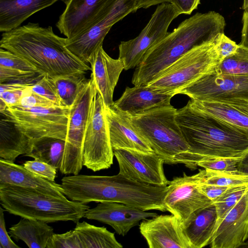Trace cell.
I'll list each match as a JSON object with an SVG mask.
<instances>
[{
    "instance_id": "cell-41",
    "label": "cell",
    "mask_w": 248,
    "mask_h": 248,
    "mask_svg": "<svg viewBox=\"0 0 248 248\" xmlns=\"http://www.w3.org/2000/svg\"><path fill=\"white\" fill-rule=\"evenodd\" d=\"M32 173L45 179L55 181L57 169L53 166L41 161H26L23 165Z\"/></svg>"
},
{
    "instance_id": "cell-26",
    "label": "cell",
    "mask_w": 248,
    "mask_h": 248,
    "mask_svg": "<svg viewBox=\"0 0 248 248\" xmlns=\"http://www.w3.org/2000/svg\"><path fill=\"white\" fill-rule=\"evenodd\" d=\"M58 0H0V31L7 32L19 27L33 14Z\"/></svg>"
},
{
    "instance_id": "cell-33",
    "label": "cell",
    "mask_w": 248,
    "mask_h": 248,
    "mask_svg": "<svg viewBox=\"0 0 248 248\" xmlns=\"http://www.w3.org/2000/svg\"><path fill=\"white\" fill-rule=\"evenodd\" d=\"M215 72L248 76V49L239 45L236 52L225 58L216 68Z\"/></svg>"
},
{
    "instance_id": "cell-23",
    "label": "cell",
    "mask_w": 248,
    "mask_h": 248,
    "mask_svg": "<svg viewBox=\"0 0 248 248\" xmlns=\"http://www.w3.org/2000/svg\"><path fill=\"white\" fill-rule=\"evenodd\" d=\"M0 185L33 189L57 197H64L62 185L40 177L23 166L0 158Z\"/></svg>"
},
{
    "instance_id": "cell-2",
    "label": "cell",
    "mask_w": 248,
    "mask_h": 248,
    "mask_svg": "<svg viewBox=\"0 0 248 248\" xmlns=\"http://www.w3.org/2000/svg\"><path fill=\"white\" fill-rule=\"evenodd\" d=\"M224 17L215 11L197 13L182 21L151 48L136 67L134 86H145L160 73L195 46L215 40L224 33Z\"/></svg>"
},
{
    "instance_id": "cell-1",
    "label": "cell",
    "mask_w": 248,
    "mask_h": 248,
    "mask_svg": "<svg viewBox=\"0 0 248 248\" xmlns=\"http://www.w3.org/2000/svg\"><path fill=\"white\" fill-rule=\"evenodd\" d=\"M176 120L189 148L175 157V163L191 170L208 159L240 158L248 149V136L189 102L177 109Z\"/></svg>"
},
{
    "instance_id": "cell-42",
    "label": "cell",
    "mask_w": 248,
    "mask_h": 248,
    "mask_svg": "<svg viewBox=\"0 0 248 248\" xmlns=\"http://www.w3.org/2000/svg\"><path fill=\"white\" fill-rule=\"evenodd\" d=\"M39 74L41 73H29L0 66V83L29 80Z\"/></svg>"
},
{
    "instance_id": "cell-49",
    "label": "cell",
    "mask_w": 248,
    "mask_h": 248,
    "mask_svg": "<svg viewBox=\"0 0 248 248\" xmlns=\"http://www.w3.org/2000/svg\"><path fill=\"white\" fill-rule=\"evenodd\" d=\"M237 170L240 172L248 174V149L240 158Z\"/></svg>"
},
{
    "instance_id": "cell-25",
    "label": "cell",
    "mask_w": 248,
    "mask_h": 248,
    "mask_svg": "<svg viewBox=\"0 0 248 248\" xmlns=\"http://www.w3.org/2000/svg\"><path fill=\"white\" fill-rule=\"evenodd\" d=\"M217 219L214 205L200 209L181 223L183 233L191 248H202L210 245Z\"/></svg>"
},
{
    "instance_id": "cell-29",
    "label": "cell",
    "mask_w": 248,
    "mask_h": 248,
    "mask_svg": "<svg viewBox=\"0 0 248 248\" xmlns=\"http://www.w3.org/2000/svg\"><path fill=\"white\" fill-rule=\"evenodd\" d=\"M65 140L44 137L30 139L28 151L24 155L46 162L60 170L65 150Z\"/></svg>"
},
{
    "instance_id": "cell-45",
    "label": "cell",
    "mask_w": 248,
    "mask_h": 248,
    "mask_svg": "<svg viewBox=\"0 0 248 248\" xmlns=\"http://www.w3.org/2000/svg\"><path fill=\"white\" fill-rule=\"evenodd\" d=\"M5 210L0 207V248H20L11 238L6 231L4 212Z\"/></svg>"
},
{
    "instance_id": "cell-21",
    "label": "cell",
    "mask_w": 248,
    "mask_h": 248,
    "mask_svg": "<svg viewBox=\"0 0 248 248\" xmlns=\"http://www.w3.org/2000/svg\"><path fill=\"white\" fill-rule=\"evenodd\" d=\"M106 0H65V10L56 27L67 38L81 33L91 25Z\"/></svg>"
},
{
    "instance_id": "cell-30",
    "label": "cell",
    "mask_w": 248,
    "mask_h": 248,
    "mask_svg": "<svg viewBox=\"0 0 248 248\" xmlns=\"http://www.w3.org/2000/svg\"><path fill=\"white\" fill-rule=\"evenodd\" d=\"M78 232L82 248H122L114 233L105 227H97L87 222H78L74 229Z\"/></svg>"
},
{
    "instance_id": "cell-28",
    "label": "cell",
    "mask_w": 248,
    "mask_h": 248,
    "mask_svg": "<svg viewBox=\"0 0 248 248\" xmlns=\"http://www.w3.org/2000/svg\"><path fill=\"white\" fill-rule=\"evenodd\" d=\"M4 117V116H3ZM30 139L4 117L0 121V157L15 162L28 151Z\"/></svg>"
},
{
    "instance_id": "cell-50",
    "label": "cell",
    "mask_w": 248,
    "mask_h": 248,
    "mask_svg": "<svg viewBox=\"0 0 248 248\" xmlns=\"http://www.w3.org/2000/svg\"><path fill=\"white\" fill-rule=\"evenodd\" d=\"M245 245H247V246L248 247V241L246 242Z\"/></svg>"
},
{
    "instance_id": "cell-9",
    "label": "cell",
    "mask_w": 248,
    "mask_h": 248,
    "mask_svg": "<svg viewBox=\"0 0 248 248\" xmlns=\"http://www.w3.org/2000/svg\"><path fill=\"white\" fill-rule=\"evenodd\" d=\"M70 108L12 106L0 114L30 139L49 137L65 140Z\"/></svg>"
},
{
    "instance_id": "cell-27",
    "label": "cell",
    "mask_w": 248,
    "mask_h": 248,
    "mask_svg": "<svg viewBox=\"0 0 248 248\" xmlns=\"http://www.w3.org/2000/svg\"><path fill=\"white\" fill-rule=\"evenodd\" d=\"M43 221L22 217L9 228V234L16 241L21 240L30 248H46L54 234L53 229Z\"/></svg>"
},
{
    "instance_id": "cell-22",
    "label": "cell",
    "mask_w": 248,
    "mask_h": 248,
    "mask_svg": "<svg viewBox=\"0 0 248 248\" xmlns=\"http://www.w3.org/2000/svg\"><path fill=\"white\" fill-rule=\"evenodd\" d=\"M188 102L193 107L225 122L248 136V99H191Z\"/></svg>"
},
{
    "instance_id": "cell-34",
    "label": "cell",
    "mask_w": 248,
    "mask_h": 248,
    "mask_svg": "<svg viewBox=\"0 0 248 248\" xmlns=\"http://www.w3.org/2000/svg\"><path fill=\"white\" fill-rule=\"evenodd\" d=\"M41 78L38 76L29 80L0 83V100L5 103L7 107L17 105L24 90Z\"/></svg>"
},
{
    "instance_id": "cell-44",
    "label": "cell",
    "mask_w": 248,
    "mask_h": 248,
    "mask_svg": "<svg viewBox=\"0 0 248 248\" xmlns=\"http://www.w3.org/2000/svg\"><path fill=\"white\" fill-rule=\"evenodd\" d=\"M198 187L200 191L213 202L230 187L208 184L200 182Z\"/></svg>"
},
{
    "instance_id": "cell-43",
    "label": "cell",
    "mask_w": 248,
    "mask_h": 248,
    "mask_svg": "<svg viewBox=\"0 0 248 248\" xmlns=\"http://www.w3.org/2000/svg\"><path fill=\"white\" fill-rule=\"evenodd\" d=\"M216 46L223 60L234 54L239 45L225 35L224 33L219 34L215 39Z\"/></svg>"
},
{
    "instance_id": "cell-13",
    "label": "cell",
    "mask_w": 248,
    "mask_h": 248,
    "mask_svg": "<svg viewBox=\"0 0 248 248\" xmlns=\"http://www.w3.org/2000/svg\"><path fill=\"white\" fill-rule=\"evenodd\" d=\"M203 170L193 175L175 178L170 181L163 200L167 211L175 216L183 223L198 210L208 206L213 202L199 189Z\"/></svg>"
},
{
    "instance_id": "cell-20",
    "label": "cell",
    "mask_w": 248,
    "mask_h": 248,
    "mask_svg": "<svg viewBox=\"0 0 248 248\" xmlns=\"http://www.w3.org/2000/svg\"><path fill=\"white\" fill-rule=\"evenodd\" d=\"M89 63L91 79L97 92L100 94L105 106L112 105L115 87L118 81L124 65L118 58L110 57L104 50L103 46L95 52Z\"/></svg>"
},
{
    "instance_id": "cell-17",
    "label": "cell",
    "mask_w": 248,
    "mask_h": 248,
    "mask_svg": "<svg viewBox=\"0 0 248 248\" xmlns=\"http://www.w3.org/2000/svg\"><path fill=\"white\" fill-rule=\"evenodd\" d=\"M139 229L150 248H191L180 221L172 214L143 219Z\"/></svg>"
},
{
    "instance_id": "cell-35",
    "label": "cell",
    "mask_w": 248,
    "mask_h": 248,
    "mask_svg": "<svg viewBox=\"0 0 248 248\" xmlns=\"http://www.w3.org/2000/svg\"><path fill=\"white\" fill-rule=\"evenodd\" d=\"M248 190V186H240L230 187L218 198L213 202L218 223L224 216L238 202Z\"/></svg>"
},
{
    "instance_id": "cell-51",
    "label": "cell",
    "mask_w": 248,
    "mask_h": 248,
    "mask_svg": "<svg viewBox=\"0 0 248 248\" xmlns=\"http://www.w3.org/2000/svg\"><path fill=\"white\" fill-rule=\"evenodd\" d=\"M247 241H248V240H247Z\"/></svg>"
},
{
    "instance_id": "cell-39",
    "label": "cell",
    "mask_w": 248,
    "mask_h": 248,
    "mask_svg": "<svg viewBox=\"0 0 248 248\" xmlns=\"http://www.w3.org/2000/svg\"><path fill=\"white\" fill-rule=\"evenodd\" d=\"M241 157L208 159L200 162L198 164V166L215 170L237 171L238 163Z\"/></svg>"
},
{
    "instance_id": "cell-14",
    "label": "cell",
    "mask_w": 248,
    "mask_h": 248,
    "mask_svg": "<svg viewBox=\"0 0 248 248\" xmlns=\"http://www.w3.org/2000/svg\"><path fill=\"white\" fill-rule=\"evenodd\" d=\"M177 94H185L195 100L248 99V76L214 72L177 91Z\"/></svg>"
},
{
    "instance_id": "cell-32",
    "label": "cell",
    "mask_w": 248,
    "mask_h": 248,
    "mask_svg": "<svg viewBox=\"0 0 248 248\" xmlns=\"http://www.w3.org/2000/svg\"><path fill=\"white\" fill-rule=\"evenodd\" d=\"M202 182L222 186H248V174L237 171L203 170Z\"/></svg>"
},
{
    "instance_id": "cell-16",
    "label": "cell",
    "mask_w": 248,
    "mask_h": 248,
    "mask_svg": "<svg viewBox=\"0 0 248 248\" xmlns=\"http://www.w3.org/2000/svg\"><path fill=\"white\" fill-rule=\"evenodd\" d=\"M248 239V190L216 224L210 244L212 248H236Z\"/></svg>"
},
{
    "instance_id": "cell-8",
    "label": "cell",
    "mask_w": 248,
    "mask_h": 248,
    "mask_svg": "<svg viewBox=\"0 0 248 248\" xmlns=\"http://www.w3.org/2000/svg\"><path fill=\"white\" fill-rule=\"evenodd\" d=\"M137 0H106L87 29L72 38H65L67 48L81 62L89 63L112 26L137 10Z\"/></svg>"
},
{
    "instance_id": "cell-4",
    "label": "cell",
    "mask_w": 248,
    "mask_h": 248,
    "mask_svg": "<svg viewBox=\"0 0 248 248\" xmlns=\"http://www.w3.org/2000/svg\"><path fill=\"white\" fill-rule=\"evenodd\" d=\"M61 181L64 194L72 201L85 204L115 202L145 211H167L163 200L167 186L141 183L120 173L113 176L72 175Z\"/></svg>"
},
{
    "instance_id": "cell-24",
    "label": "cell",
    "mask_w": 248,
    "mask_h": 248,
    "mask_svg": "<svg viewBox=\"0 0 248 248\" xmlns=\"http://www.w3.org/2000/svg\"><path fill=\"white\" fill-rule=\"evenodd\" d=\"M173 96L147 86L126 87L121 96L112 105L131 117L154 108L169 105Z\"/></svg>"
},
{
    "instance_id": "cell-19",
    "label": "cell",
    "mask_w": 248,
    "mask_h": 248,
    "mask_svg": "<svg viewBox=\"0 0 248 248\" xmlns=\"http://www.w3.org/2000/svg\"><path fill=\"white\" fill-rule=\"evenodd\" d=\"M105 114L113 150L154 152L133 127L129 116L116 108L113 105L105 106Z\"/></svg>"
},
{
    "instance_id": "cell-46",
    "label": "cell",
    "mask_w": 248,
    "mask_h": 248,
    "mask_svg": "<svg viewBox=\"0 0 248 248\" xmlns=\"http://www.w3.org/2000/svg\"><path fill=\"white\" fill-rule=\"evenodd\" d=\"M201 0H170L171 3L180 15H190L200 4Z\"/></svg>"
},
{
    "instance_id": "cell-31",
    "label": "cell",
    "mask_w": 248,
    "mask_h": 248,
    "mask_svg": "<svg viewBox=\"0 0 248 248\" xmlns=\"http://www.w3.org/2000/svg\"><path fill=\"white\" fill-rule=\"evenodd\" d=\"M85 72H76L50 77L63 107L71 108L79 93L88 84L90 79Z\"/></svg>"
},
{
    "instance_id": "cell-18",
    "label": "cell",
    "mask_w": 248,
    "mask_h": 248,
    "mask_svg": "<svg viewBox=\"0 0 248 248\" xmlns=\"http://www.w3.org/2000/svg\"><path fill=\"white\" fill-rule=\"evenodd\" d=\"M157 215L155 213L147 212L121 203L102 202L88 209L83 217L107 224L118 234L124 236L140 221Z\"/></svg>"
},
{
    "instance_id": "cell-48",
    "label": "cell",
    "mask_w": 248,
    "mask_h": 248,
    "mask_svg": "<svg viewBox=\"0 0 248 248\" xmlns=\"http://www.w3.org/2000/svg\"><path fill=\"white\" fill-rule=\"evenodd\" d=\"M170 0H138L136 5L137 10L140 8H147L152 6L169 2Z\"/></svg>"
},
{
    "instance_id": "cell-47",
    "label": "cell",
    "mask_w": 248,
    "mask_h": 248,
    "mask_svg": "<svg viewBox=\"0 0 248 248\" xmlns=\"http://www.w3.org/2000/svg\"><path fill=\"white\" fill-rule=\"evenodd\" d=\"M242 22L241 41L239 45L248 49V9L244 10Z\"/></svg>"
},
{
    "instance_id": "cell-5",
    "label": "cell",
    "mask_w": 248,
    "mask_h": 248,
    "mask_svg": "<svg viewBox=\"0 0 248 248\" xmlns=\"http://www.w3.org/2000/svg\"><path fill=\"white\" fill-rule=\"evenodd\" d=\"M0 202L9 213L47 223L72 221L84 217L88 205L30 188L0 185Z\"/></svg>"
},
{
    "instance_id": "cell-40",
    "label": "cell",
    "mask_w": 248,
    "mask_h": 248,
    "mask_svg": "<svg viewBox=\"0 0 248 248\" xmlns=\"http://www.w3.org/2000/svg\"><path fill=\"white\" fill-rule=\"evenodd\" d=\"M31 86L24 90L22 96L15 107L24 108L58 107L52 102L32 92L31 89Z\"/></svg>"
},
{
    "instance_id": "cell-36",
    "label": "cell",
    "mask_w": 248,
    "mask_h": 248,
    "mask_svg": "<svg viewBox=\"0 0 248 248\" xmlns=\"http://www.w3.org/2000/svg\"><path fill=\"white\" fill-rule=\"evenodd\" d=\"M0 66L29 73H41L24 59L2 48L0 49Z\"/></svg>"
},
{
    "instance_id": "cell-11",
    "label": "cell",
    "mask_w": 248,
    "mask_h": 248,
    "mask_svg": "<svg viewBox=\"0 0 248 248\" xmlns=\"http://www.w3.org/2000/svg\"><path fill=\"white\" fill-rule=\"evenodd\" d=\"M113 156L105 105L97 92L92 102L84 133L83 165L94 172L108 169L113 164Z\"/></svg>"
},
{
    "instance_id": "cell-10",
    "label": "cell",
    "mask_w": 248,
    "mask_h": 248,
    "mask_svg": "<svg viewBox=\"0 0 248 248\" xmlns=\"http://www.w3.org/2000/svg\"><path fill=\"white\" fill-rule=\"evenodd\" d=\"M97 90L90 78L71 107L62 167L63 174H78L82 168L83 145L85 129Z\"/></svg>"
},
{
    "instance_id": "cell-3",
    "label": "cell",
    "mask_w": 248,
    "mask_h": 248,
    "mask_svg": "<svg viewBox=\"0 0 248 248\" xmlns=\"http://www.w3.org/2000/svg\"><path fill=\"white\" fill-rule=\"evenodd\" d=\"M0 48L24 59L42 74L54 77L91 70L89 66L66 47L65 38L55 34L52 27L29 22L4 32Z\"/></svg>"
},
{
    "instance_id": "cell-7",
    "label": "cell",
    "mask_w": 248,
    "mask_h": 248,
    "mask_svg": "<svg viewBox=\"0 0 248 248\" xmlns=\"http://www.w3.org/2000/svg\"><path fill=\"white\" fill-rule=\"evenodd\" d=\"M222 61L215 40L209 41L192 47L160 73L147 86L174 96L177 91L215 72Z\"/></svg>"
},
{
    "instance_id": "cell-37",
    "label": "cell",
    "mask_w": 248,
    "mask_h": 248,
    "mask_svg": "<svg viewBox=\"0 0 248 248\" xmlns=\"http://www.w3.org/2000/svg\"><path fill=\"white\" fill-rule=\"evenodd\" d=\"M31 89L32 92L52 102L57 107H64L54 84L47 75H44L31 87Z\"/></svg>"
},
{
    "instance_id": "cell-15",
    "label": "cell",
    "mask_w": 248,
    "mask_h": 248,
    "mask_svg": "<svg viewBox=\"0 0 248 248\" xmlns=\"http://www.w3.org/2000/svg\"><path fill=\"white\" fill-rule=\"evenodd\" d=\"M119 172L137 182L159 186H167L163 159L155 152L144 153L126 149H114Z\"/></svg>"
},
{
    "instance_id": "cell-6",
    "label": "cell",
    "mask_w": 248,
    "mask_h": 248,
    "mask_svg": "<svg viewBox=\"0 0 248 248\" xmlns=\"http://www.w3.org/2000/svg\"><path fill=\"white\" fill-rule=\"evenodd\" d=\"M177 109L170 104L130 116L131 123L165 163L176 164L175 157L189 147L176 120Z\"/></svg>"
},
{
    "instance_id": "cell-38",
    "label": "cell",
    "mask_w": 248,
    "mask_h": 248,
    "mask_svg": "<svg viewBox=\"0 0 248 248\" xmlns=\"http://www.w3.org/2000/svg\"><path fill=\"white\" fill-rule=\"evenodd\" d=\"M46 248H82L80 238L74 229L66 232L53 234Z\"/></svg>"
},
{
    "instance_id": "cell-12",
    "label": "cell",
    "mask_w": 248,
    "mask_h": 248,
    "mask_svg": "<svg viewBox=\"0 0 248 248\" xmlns=\"http://www.w3.org/2000/svg\"><path fill=\"white\" fill-rule=\"evenodd\" d=\"M180 14L169 2L159 5L149 22L135 38L122 41L119 45V59L127 70L137 67L146 52L168 33L171 22Z\"/></svg>"
}]
</instances>
